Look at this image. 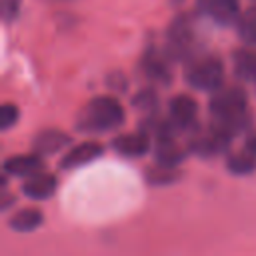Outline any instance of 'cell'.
I'll use <instances>...</instances> for the list:
<instances>
[{
	"label": "cell",
	"mask_w": 256,
	"mask_h": 256,
	"mask_svg": "<svg viewBox=\"0 0 256 256\" xmlns=\"http://www.w3.org/2000/svg\"><path fill=\"white\" fill-rule=\"evenodd\" d=\"M124 106L114 96H96L86 102L76 116V130L88 134H104L124 124Z\"/></svg>",
	"instance_id": "obj_1"
},
{
	"label": "cell",
	"mask_w": 256,
	"mask_h": 256,
	"mask_svg": "<svg viewBox=\"0 0 256 256\" xmlns=\"http://www.w3.org/2000/svg\"><path fill=\"white\" fill-rule=\"evenodd\" d=\"M184 80L200 92H214L224 84V64L216 54H194L186 60Z\"/></svg>",
	"instance_id": "obj_2"
},
{
	"label": "cell",
	"mask_w": 256,
	"mask_h": 256,
	"mask_svg": "<svg viewBox=\"0 0 256 256\" xmlns=\"http://www.w3.org/2000/svg\"><path fill=\"white\" fill-rule=\"evenodd\" d=\"M164 54L170 60H188L190 56H194V26L186 14L178 16L170 24L166 32Z\"/></svg>",
	"instance_id": "obj_3"
},
{
	"label": "cell",
	"mask_w": 256,
	"mask_h": 256,
	"mask_svg": "<svg viewBox=\"0 0 256 256\" xmlns=\"http://www.w3.org/2000/svg\"><path fill=\"white\" fill-rule=\"evenodd\" d=\"M208 110L212 114V118H228V116H236L248 110V96L246 90L230 84V86H220L218 90L212 92Z\"/></svg>",
	"instance_id": "obj_4"
},
{
	"label": "cell",
	"mask_w": 256,
	"mask_h": 256,
	"mask_svg": "<svg viewBox=\"0 0 256 256\" xmlns=\"http://www.w3.org/2000/svg\"><path fill=\"white\" fill-rule=\"evenodd\" d=\"M232 138H228L226 134H222L220 130H216L212 124L206 130H196L190 140H188V150L194 152L196 156L202 158H212V156H220L230 148Z\"/></svg>",
	"instance_id": "obj_5"
},
{
	"label": "cell",
	"mask_w": 256,
	"mask_h": 256,
	"mask_svg": "<svg viewBox=\"0 0 256 256\" xmlns=\"http://www.w3.org/2000/svg\"><path fill=\"white\" fill-rule=\"evenodd\" d=\"M168 116L178 130H196L198 102L188 94H178L168 104Z\"/></svg>",
	"instance_id": "obj_6"
},
{
	"label": "cell",
	"mask_w": 256,
	"mask_h": 256,
	"mask_svg": "<svg viewBox=\"0 0 256 256\" xmlns=\"http://www.w3.org/2000/svg\"><path fill=\"white\" fill-rule=\"evenodd\" d=\"M198 10L212 18L220 26L236 24L240 18V2L238 0H196Z\"/></svg>",
	"instance_id": "obj_7"
},
{
	"label": "cell",
	"mask_w": 256,
	"mask_h": 256,
	"mask_svg": "<svg viewBox=\"0 0 256 256\" xmlns=\"http://www.w3.org/2000/svg\"><path fill=\"white\" fill-rule=\"evenodd\" d=\"M226 168L236 176H248L256 170V132L246 136L242 150L226 158Z\"/></svg>",
	"instance_id": "obj_8"
},
{
	"label": "cell",
	"mask_w": 256,
	"mask_h": 256,
	"mask_svg": "<svg viewBox=\"0 0 256 256\" xmlns=\"http://www.w3.org/2000/svg\"><path fill=\"white\" fill-rule=\"evenodd\" d=\"M150 144H152V138L142 130L126 132V134H120L112 140L114 152H118L124 158H142L150 150Z\"/></svg>",
	"instance_id": "obj_9"
},
{
	"label": "cell",
	"mask_w": 256,
	"mask_h": 256,
	"mask_svg": "<svg viewBox=\"0 0 256 256\" xmlns=\"http://www.w3.org/2000/svg\"><path fill=\"white\" fill-rule=\"evenodd\" d=\"M104 154V146L100 142L88 140V142H80L76 146H72L60 160V168L64 170H72V168H80L86 166L90 162H94L96 158H100Z\"/></svg>",
	"instance_id": "obj_10"
},
{
	"label": "cell",
	"mask_w": 256,
	"mask_h": 256,
	"mask_svg": "<svg viewBox=\"0 0 256 256\" xmlns=\"http://www.w3.org/2000/svg\"><path fill=\"white\" fill-rule=\"evenodd\" d=\"M42 170H44V160H42V154H38V152L18 154V156H10L4 160V174H8V176L28 178Z\"/></svg>",
	"instance_id": "obj_11"
},
{
	"label": "cell",
	"mask_w": 256,
	"mask_h": 256,
	"mask_svg": "<svg viewBox=\"0 0 256 256\" xmlns=\"http://www.w3.org/2000/svg\"><path fill=\"white\" fill-rule=\"evenodd\" d=\"M58 188V180L54 174L42 170L34 176H28L22 184V192L26 198H32V200H46V198H52L54 192Z\"/></svg>",
	"instance_id": "obj_12"
},
{
	"label": "cell",
	"mask_w": 256,
	"mask_h": 256,
	"mask_svg": "<svg viewBox=\"0 0 256 256\" xmlns=\"http://www.w3.org/2000/svg\"><path fill=\"white\" fill-rule=\"evenodd\" d=\"M168 60H170V58L164 54V50L158 52V50H152V48H150V50L142 56V64H140V66H142L146 78H150L152 82H160V84L168 86V84H170V78H172Z\"/></svg>",
	"instance_id": "obj_13"
},
{
	"label": "cell",
	"mask_w": 256,
	"mask_h": 256,
	"mask_svg": "<svg viewBox=\"0 0 256 256\" xmlns=\"http://www.w3.org/2000/svg\"><path fill=\"white\" fill-rule=\"evenodd\" d=\"M188 152H190L188 146H182L176 140V136L154 142V160H156V164H162V166L178 168L184 162V158H186Z\"/></svg>",
	"instance_id": "obj_14"
},
{
	"label": "cell",
	"mask_w": 256,
	"mask_h": 256,
	"mask_svg": "<svg viewBox=\"0 0 256 256\" xmlns=\"http://www.w3.org/2000/svg\"><path fill=\"white\" fill-rule=\"evenodd\" d=\"M70 144V136L66 132H60L56 128H46L40 130L34 138H32V150L42 154V156H50L60 152L64 146Z\"/></svg>",
	"instance_id": "obj_15"
},
{
	"label": "cell",
	"mask_w": 256,
	"mask_h": 256,
	"mask_svg": "<svg viewBox=\"0 0 256 256\" xmlns=\"http://www.w3.org/2000/svg\"><path fill=\"white\" fill-rule=\"evenodd\" d=\"M234 74L242 82L256 84V48H240L232 56Z\"/></svg>",
	"instance_id": "obj_16"
},
{
	"label": "cell",
	"mask_w": 256,
	"mask_h": 256,
	"mask_svg": "<svg viewBox=\"0 0 256 256\" xmlns=\"http://www.w3.org/2000/svg\"><path fill=\"white\" fill-rule=\"evenodd\" d=\"M42 220H44V214L38 208H22L12 214L10 228L16 232H32V230L40 228Z\"/></svg>",
	"instance_id": "obj_17"
},
{
	"label": "cell",
	"mask_w": 256,
	"mask_h": 256,
	"mask_svg": "<svg viewBox=\"0 0 256 256\" xmlns=\"http://www.w3.org/2000/svg\"><path fill=\"white\" fill-rule=\"evenodd\" d=\"M236 30H238V38L244 44L256 46V6H250L244 12H240Z\"/></svg>",
	"instance_id": "obj_18"
},
{
	"label": "cell",
	"mask_w": 256,
	"mask_h": 256,
	"mask_svg": "<svg viewBox=\"0 0 256 256\" xmlns=\"http://www.w3.org/2000/svg\"><path fill=\"white\" fill-rule=\"evenodd\" d=\"M180 178V172L172 166H162V164H154L146 170V180L152 184V186H166V184H172Z\"/></svg>",
	"instance_id": "obj_19"
},
{
	"label": "cell",
	"mask_w": 256,
	"mask_h": 256,
	"mask_svg": "<svg viewBox=\"0 0 256 256\" xmlns=\"http://www.w3.org/2000/svg\"><path fill=\"white\" fill-rule=\"evenodd\" d=\"M132 106L138 108L144 114H154L158 112V94L154 88H144L140 92H136V96L132 98Z\"/></svg>",
	"instance_id": "obj_20"
},
{
	"label": "cell",
	"mask_w": 256,
	"mask_h": 256,
	"mask_svg": "<svg viewBox=\"0 0 256 256\" xmlns=\"http://www.w3.org/2000/svg\"><path fill=\"white\" fill-rule=\"evenodd\" d=\"M18 116H20V112H18L16 104H10V102L2 104V108H0V128L8 130L12 124L18 122Z\"/></svg>",
	"instance_id": "obj_21"
},
{
	"label": "cell",
	"mask_w": 256,
	"mask_h": 256,
	"mask_svg": "<svg viewBox=\"0 0 256 256\" xmlns=\"http://www.w3.org/2000/svg\"><path fill=\"white\" fill-rule=\"evenodd\" d=\"M20 10V0H2V18L4 22H10L18 16Z\"/></svg>",
	"instance_id": "obj_22"
}]
</instances>
